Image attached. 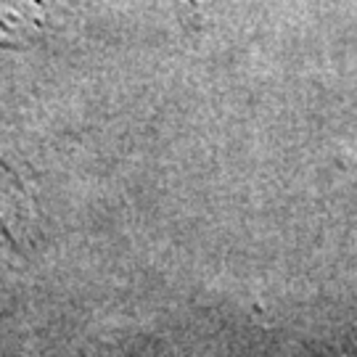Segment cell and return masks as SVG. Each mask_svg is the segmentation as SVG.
<instances>
[{
  "instance_id": "6da1fadb",
  "label": "cell",
  "mask_w": 357,
  "mask_h": 357,
  "mask_svg": "<svg viewBox=\"0 0 357 357\" xmlns=\"http://www.w3.org/2000/svg\"><path fill=\"white\" fill-rule=\"evenodd\" d=\"M40 0H0V45H19L40 29Z\"/></svg>"
}]
</instances>
